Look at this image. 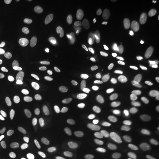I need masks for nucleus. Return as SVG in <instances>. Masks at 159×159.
Returning <instances> with one entry per match:
<instances>
[{
    "mask_svg": "<svg viewBox=\"0 0 159 159\" xmlns=\"http://www.w3.org/2000/svg\"><path fill=\"white\" fill-rule=\"evenodd\" d=\"M38 87L40 90L45 93H51L57 89L58 82L54 78L50 76H44L39 80Z\"/></svg>",
    "mask_w": 159,
    "mask_h": 159,
    "instance_id": "1",
    "label": "nucleus"
},
{
    "mask_svg": "<svg viewBox=\"0 0 159 159\" xmlns=\"http://www.w3.org/2000/svg\"><path fill=\"white\" fill-rule=\"evenodd\" d=\"M107 35L106 29L104 28L98 29L93 34L90 41V47L92 49H95L100 46L106 40Z\"/></svg>",
    "mask_w": 159,
    "mask_h": 159,
    "instance_id": "2",
    "label": "nucleus"
},
{
    "mask_svg": "<svg viewBox=\"0 0 159 159\" xmlns=\"http://www.w3.org/2000/svg\"><path fill=\"white\" fill-rule=\"evenodd\" d=\"M114 66L116 67H120V73L121 75H125L128 71V62L125 56L121 53H116L114 55L113 59Z\"/></svg>",
    "mask_w": 159,
    "mask_h": 159,
    "instance_id": "3",
    "label": "nucleus"
},
{
    "mask_svg": "<svg viewBox=\"0 0 159 159\" xmlns=\"http://www.w3.org/2000/svg\"><path fill=\"white\" fill-rule=\"evenodd\" d=\"M74 78L72 74L67 73L64 75L61 81L60 90L64 94H67L72 90L74 85Z\"/></svg>",
    "mask_w": 159,
    "mask_h": 159,
    "instance_id": "4",
    "label": "nucleus"
},
{
    "mask_svg": "<svg viewBox=\"0 0 159 159\" xmlns=\"http://www.w3.org/2000/svg\"><path fill=\"white\" fill-rule=\"evenodd\" d=\"M49 148L46 143H41L34 148L33 152V159H46Z\"/></svg>",
    "mask_w": 159,
    "mask_h": 159,
    "instance_id": "5",
    "label": "nucleus"
},
{
    "mask_svg": "<svg viewBox=\"0 0 159 159\" xmlns=\"http://www.w3.org/2000/svg\"><path fill=\"white\" fill-rule=\"evenodd\" d=\"M68 21L75 27H82L86 23L85 17L79 12H74L70 14Z\"/></svg>",
    "mask_w": 159,
    "mask_h": 159,
    "instance_id": "6",
    "label": "nucleus"
},
{
    "mask_svg": "<svg viewBox=\"0 0 159 159\" xmlns=\"http://www.w3.org/2000/svg\"><path fill=\"white\" fill-rule=\"evenodd\" d=\"M142 72V77L140 78V85L142 88L146 89L148 87L151 81V74L150 68L147 65H143L139 68Z\"/></svg>",
    "mask_w": 159,
    "mask_h": 159,
    "instance_id": "7",
    "label": "nucleus"
},
{
    "mask_svg": "<svg viewBox=\"0 0 159 159\" xmlns=\"http://www.w3.org/2000/svg\"><path fill=\"white\" fill-rule=\"evenodd\" d=\"M134 43L138 48H142L145 44V34L142 30H138L134 34Z\"/></svg>",
    "mask_w": 159,
    "mask_h": 159,
    "instance_id": "8",
    "label": "nucleus"
},
{
    "mask_svg": "<svg viewBox=\"0 0 159 159\" xmlns=\"http://www.w3.org/2000/svg\"><path fill=\"white\" fill-rule=\"evenodd\" d=\"M98 81L102 86L107 89H111L113 86V81L111 77L106 74H102L100 75L97 78Z\"/></svg>",
    "mask_w": 159,
    "mask_h": 159,
    "instance_id": "9",
    "label": "nucleus"
},
{
    "mask_svg": "<svg viewBox=\"0 0 159 159\" xmlns=\"http://www.w3.org/2000/svg\"><path fill=\"white\" fill-rule=\"evenodd\" d=\"M8 112L12 116L16 118H20L23 116L24 110L22 106L16 104L10 107L8 109Z\"/></svg>",
    "mask_w": 159,
    "mask_h": 159,
    "instance_id": "10",
    "label": "nucleus"
},
{
    "mask_svg": "<svg viewBox=\"0 0 159 159\" xmlns=\"http://www.w3.org/2000/svg\"><path fill=\"white\" fill-rule=\"evenodd\" d=\"M44 61L46 65L52 68H56L59 65V62L57 60V57L52 54L47 55L44 57Z\"/></svg>",
    "mask_w": 159,
    "mask_h": 159,
    "instance_id": "11",
    "label": "nucleus"
},
{
    "mask_svg": "<svg viewBox=\"0 0 159 159\" xmlns=\"http://www.w3.org/2000/svg\"><path fill=\"white\" fill-rule=\"evenodd\" d=\"M39 129L36 123L33 120L29 121L25 126V133L28 134L30 133H38Z\"/></svg>",
    "mask_w": 159,
    "mask_h": 159,
    "instance_id": "12",
    "label": "nucleus"
},
{
    "mask_svg": "<svg viewBox=\"0 0 159 159\" xmlns=\"http://www.w3.org/2000/svg\"><path fill=\"white\" fill-rule=\"evenodd\" d=\"M47 43L49 46H51L52 47H55V48H60V47H63L65 44L64 40L62 39L58 38L56 37H50L48 40Z\"/></svg>",
    "mask_w": 159,
    "mask_h": 159,
    "instance_id": "13",
    "label": "nucleus"
},
{
    "mask_svg": "<svg viewBox=\"0 0 159 159\" xmlns=\"http://www.w3.org/2000/svg\"><path fill=\"white\" fill-rule=\"evenodd\" d=\"M26 137L29 140L36 142H42L44 140V137L39 133H30L26 134Z\"/></svg>",
    "mask_w": 159,
    "mask_h": 159,
    "instance_id": "14",
    "label": "nucleus"
},
{
    "mask_svg": "<svg viewBox=\"0 0 159 159\" xmlns=\"http://www.w3.org/2000/svg\"><path fill=\"white\" fill-rule=\"evenodd\" d=\"M81 126L83 128L87 129H93V130H97L100 128V125L99 124L93 122H87V123H83L81 124Z\"/></svg>",
    "mask_w": 159,
    "mask_h": 159,
    "instance_id": "15",
    "label": "nucleus"
},
{
    "mask_svg": "<svg viewBox=\"0 0 159 159\" xmlns=\"http://www.w3.org/2000/svg\"><path fill=\"white\" fill-rule=\"evenodd\" d=\"M153 34L156 39L159 40V18L157 19L154 24Z\"/></svg>",
    "mask_w": 159,
    "mask_h": 159,
    "instance_id": "16",
    "label": "nucleus"
},
{
    "mask_svg": "<svg viewBox=\"0 0 159 159\" xmlns=\"http://www.w3.org/2000/svg\"><path fill=\"white\" fill-rule=\"evenodd\" d=\"M94 137L91 133H84L79 136V139L81 141L84 142H90L93 140Z\"/></svg>",
    "mask_w": 159,
    "mask_h": 159,
    "instance_id": "17",
    "label": "nucleus"
},
{
    "mask_svg": "<svg viewBox=\"0 0 159 159\" xmlns=\"http://www.w3.org/2000/svg\"><path fill=\"white\" fill-rule=\"evenodd\" d=\"M2 140L6 143L11 144H15L17 143L16 140L8 134H4L3 136L2 137Z\"/></svg>",
    "mask_w": 159,
    "mask_h": 159,
    "instance_id": "18",
    "label": "nucleus"
},
{
    "mask_svg": "<svg viewBox=\"0 0 159 159\" xmlns=\"http://www.w3.org/2000/svg\"><path fill=\"white\" fill-rule=\"evenodd\" d=\"M23 0H9L8 2L13 8H18L23 5Z\"/></svg>",
    "mask_w": 159,
    "mask_h": 159,
    "instance_id": "19",
    "label": "nucleus"
},
{
    "mask_svg": "<svg viewBox=\"0 0 159 159\" xmlns=\"http://www.w3.org/2000/svg\"><path fill=\"white\" fill-rule=\"evenodd\" d=\"M63 151L64 153L67 154L70 157H71L72 159H79V157L78 155L76 154V153L74 151L70 149V148H63Z\"/></svg>",
    "mask_w": 159,
    "mask_h": 159,
    "instance_id": "20",
    "label": "nucleus"
},
{
    "mask_svg": "<svg viewBox=\"0 0 159 159\" xmlns=\"http://www.w3.org/2000/svg\"><path fill=\"white\" fill-rule=\"evenodd\" d=\"M10 103L5 98L0 96V109H7L10 107Z\"/></svg>",
    "mask_w": 159,
    "mask_h": 159,
    "instance_id": "21",
    "label": "nucleus"
},
{
    "mask_svg": "<svg viewBox=\"0 0 159 159\" xmlns=\"http://www.w3.org/2000/svg\"><path fill=\"white\" fill-rule=\"evenodd\" d=\"M148 50L152 53L159 52V43H153L148 46Z\"/></svg>",
    "mask_w": 159,
    "mask_h": 159,
    "instance_id": "22",
    "label": "nucleus"
},
{
    "mask_svg": "<svg viewBox=\"0 0 159 159\" xmlns=\"http://www.w3.org/2000/svg\"><path fill=\"white\" fill-rule=\"evenodd\" d=\"M11 85L9 84H5L2 85V87L0 89V94H7L11 90Z\"/></svg>",
    "mask_w": 159,
    "mask_h": 159,
    "instance_id": "23",
    "label": "nucleus"
},
{
    "mask_svg": "<svg viewBox=\"0 0 159 159\" xmlns=\"http://www.w3.org/2000/svg\"><path fill=\"white\" fill-rule=\"evenodd\" d=\"M108 139L111 142L113 143L116 144H121V141L119 138H117L115 135L113 134H110L108 135Z\"/></svg>",
    "mask_w": 159,
    "mask_h": 159,
    "instance_id": "24",
    "label": "nucleus"
},
{
    "mask_svg": "<svg viewBox=\"0 0 159 159\" xmlns=\"http://www.w3.org/2000/svg\"><path fill=\"white\" fill-rule=\"evenodd\" d=\"M10 154V152L7 148L0 146V157H4L7 156Z\"/></svg>",
    "mask_w": 159,
    "mask_h": 159,
    "instance_id": "25",
    "label": "nucleus"
},
{
    "mask_svg": "<svg viewBox=\"0 0 159 159\" xmlns=\"http://www.w3.org/2000/svg\"><path fill=\"white\" fill-rule=\"evenodd\" d=\"M89 157L91 159H106L104 156L97 153H91L90 154Z\"/></svg>",
    "mask_w": 159,
    "mask_h": 159,
    "instance_id": "26",
    "label": "nucleus"
},
{
    "mask_svg": "<svg viewBox=\"0 0 159 159\" xmlns=\"http://www.w3.org/2000/svg\"><path fill=\"white\" fill-rule=\"evenodd\" d=\"M94 144L96 146L98 149L100 150H104L105 148V144L104 143L102 142V141H100V140H97L94 143Z\"/></svg>",
    "mask_w": 159,
    "mask_h": 159,
    "instance_id": "27",
    "label": "nucleus"
},
{
    "mask_svg": "<svg viewBox=\"0 0 159 159\" xmlns=\"http://www.w3.org/2000/svg\"><path fill=\"white\" fill-rule=\"evenodd\" d=\"M17 159H29L28 155L22 152H18L16 154Z\"/></svg>",
    "mask_w": 159,
    "mask_h": 159,
    "instance_id": "28",
    "label": "nucleus"
},
{
    "mask_svg": "<svg viewBox=\"0 0 159 159\" xmlns=\"http://www.w3.org/2000/svg\"><path fill=\"white\" fill-rule=\"evenodd\" d=\"M133 72H134V74H135V75H136L137 77H138L139 79L141 78V77H142V72L140 71V69L134 68V69L133 70Z\"/></svg>",
    "mask_w": 159,
    "mask_h": 159,
    "instance_id": "29",
    "label": "nucleus"
},
{
    "mask_svg": "<svg viewBox=\"0 0 159 159\" xmlns=\"http://www.w3.org/2000/svg\"><path fill=\"white\" fill-rule=\"evenodd\" d=\"M90 102L93 105L97 106L98 104V98L96 96L92 97L90 99Z\"/></svg>",
    "mask_w": 159,
    "mask_h": 159,
    "instance_id": "30",
    "label": "nucleus"
},
{
    "mask_svg": "<svg viewBox=\"0 0 159 159\" xmlns=\"http://www.w3.org/2000/svg\"><path fill=\"white\" fill-rule=\"evenodd\" d=\"M5 124H6V123H5L4 120L0 119V130H1V129H2L4 127Z\"/></svg>",
    "mask_w": 159,
    "mask_h": 159,
    "instance_id": "31",
    "label": "nucleus"
},
{
    "mask_svg": "<svg viewBox=\"0 0 159 159\" xmlns=\"http://www.w3.org/2000/svg\"><path fill=\"white\" fill-rule=\"evenodd\" d=\"M158 65H159L158 61L154 60V61H153V63L152 64V68H153V69H156L157 67V66H158Z\"/></svg>",
    "mask_w": 159,
    "mask_h": 159,
    "instance_id": "32",
    "label": "nucleus"
},
{
    "mask_svg": "<svg viewBox=\"0 0 159 159\" xmlns=\"http://www.w3.org/2000/svg\"><path fill=\"white\" fill-rule=\"evenodd\" d=\"M33 3H34V4H35V3H38V2H40V1L39 0H37V1H34V0H32L31 1Z\"/></svg>",
    "mask_w": 159,
    "mask_h": 159,
    "instance_id": "33",
    "label": "nucleus"
},
{
    "mask_svg": "<svg viewBox=\"0 0 159 159\" xmlns=\"http://www.w3.org/2000/svg\"><path fill=\"white\" fill-rule=\"evenodd\" d=\"M64 1H63V0H61V1H57V2H64Z\"/></svg>",
    "mask_w": 159,
    "mask_h": 159,
    "instance_id": "34",
    "label": "nucleus"
}]
</instances>
